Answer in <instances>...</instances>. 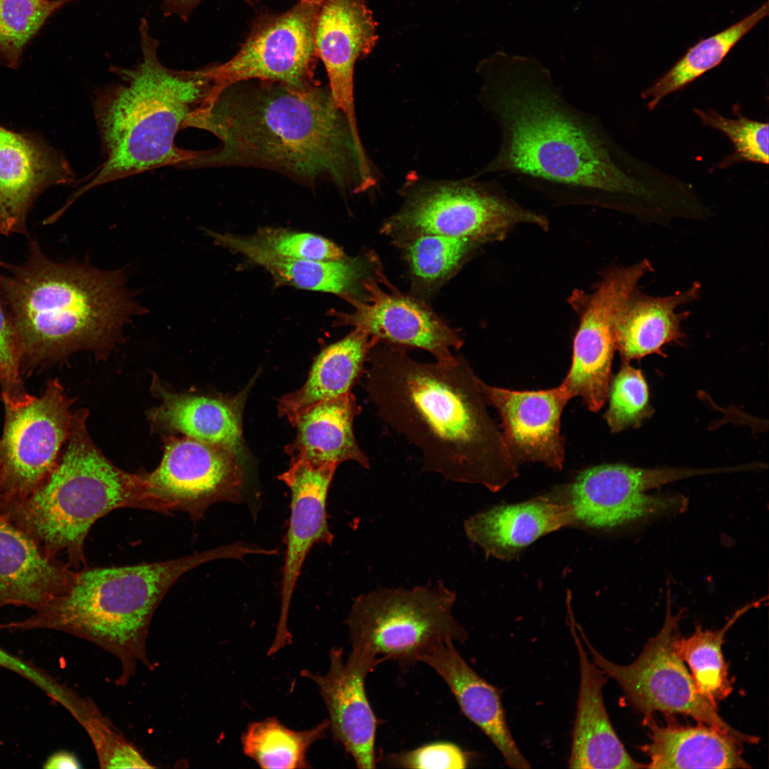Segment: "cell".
I'll use <instances>...</instances> for the list:
<instances>
[{
  "instance_id": "1",
  "label": "cell",
  "mask_w": 769,
  "mask_h": 769,
  "mask_svg": "<svg viewBox=\"0 0 769 769\" xmlns=\"http://www.w3.org/2000/svg\"><path fill=\"white\" fill-rule=\"evenodd\" d=\"M479 73L478 100L499 144L476 177L512 175L570 202L611 205L648 194L599 120L570 103L545 69L498 59Z\"/></svg>"
},
{
  "instance_id": "2",
  "label": "cell",
  "mask_w": 769,
  "mask_h": 769,
  "mask_svg": "<svg viewBox=\"0 0 769 769\" xmlns=\"http://www.w3.org/2000/svg\"><path fill=\"white\" fill-rule=\"evenodd\" d=\"M365 390L378 416L421 452L424 470L497 491L518 475L482 380L468 361L423 362L405 347L378 342L364 372Z\"/></svg>"
},
{
  "instance_id": "3",
  "label": "cell",
  "mask_w": 769,
  "mask_h": 769,
  "mask_svg": "<svg viewBox=\"0 0 769 769\" xmlns=\"http://www.w3.org/2000/svg\"><path fill=\"white\" fill-rule=\"evenodd\" d=\"M192 127L213 133L220 143L197 151L188 168L266 167L310 182L327 177L355 192L375 182L361 140L320 85L239 82L223 90Z\"/></svg>"
},
{
  "instance_id": "4",
  "label": "cell",
  "mask_w": 769,
  "mask_h": 769,
  "mask_svg": "<svg viewBox=\"0 0 769 769\" xmlns=\"http://www.w3.org/2000/svg\"><path fill=\"white\" fill-rule=\"evenodd\" d=\"M24 263L0 275L19 351L21 375L81 350L108 352L140 308L121 271L58 263L34 246Z\"/></svg>"
},
{
  "instance_id": "5",
  "label": "cell",
  "mask_w": 769,
  "mask_h": 769,
  "mask_svg": "<svg viewBox=\"0 0 769 769\" xmlns=\"http://www.w3.org/2000/svg\"><path fill=\"white\" fill-rule=\"evenodd\" d=\"M142 58L119 69L120 81L98 91L93 105L105 161L83 190L161 167H187L196 152L176 146L214 87L209 67L177 70L157 57L147 22L140 28Z\"/></svg>"
},
{
  "instance_id": "6",
  "label": "cell",
  "mask_w": 769,
  "mask_h": 769,
  "mask_svg": "<svg viewBox=\"0 0 769 769\" xmlns=\"http://www.w3.org/2000/svg\"><path fill=\"white\" fill-rule=\"evenodd\" d=\"M238 542L179 558L140 565L76 570L68 589L28 617L2 624L9 630L45 629L84 639L115 655L125 685L139 664L153 666L147 653L154 614L169 588L184 573L207 562L241 560Z\"/></svg>"
},
{
  "instance_id": "7",
  "label": "cell",
  "mask_w": 769,
  "mask_h": 769,
  "mask_svg": "<svg viewBox=\"0 0 769 769\" xmlns=\"http://www.w3.org/2000/svg\"><path fill=\"white\" fill-rule=\"evenodd\" d=\"M88 412H72L57 464L28 497L2 516L27 533L48 558L64 555L71 568L85 565L84 543L93 525L120 508L155 511L143 475L127 473L97 448L88 428Z\"/></svg>"
},
{
  "instance_id": "8",
  "label": "cell",
  "mask_w": 769,
  "mask_h": 769,
  "mask_svg": "<svg viewBox=\"0 0 769 769\" xmlns=\"http://www.w3.org/2000/svg\"><path fill=\"white\" fill-rule=\"evenodd\" d=\"M404 202L383 226L397 243L423 234L466 237L480 244L503 236L520 224L546 227L542 214L508 196L496 180L477 177L431 181L409 174Z\"/></svg>"
},
{
  "instance_id": "9",
  "label": "cell",
  "mask_w": 769,
  "mask_h": 769,
  "mask_svg": "<svg viewBox=\"0 0 769 769\" xmlns=\"http://www.w3.org/2000/svg\"><path fill=\"white\" fill-rule=\"evenodd\" d=\"M455 600V593L439 582L362 594L347 617L351 649L380 663L410 664L441 643H465L468 633L452 613Z\"/></svg>"
},
{
  "instance_id": "10",
  "label": "cell",
  "mask_w": 769,
  "mask_h": 769,
  "mask_svg": "<svg viewBox=\"0 0 769 769\" xmlns=\"http://www.w3.org/2000/svg\"><path fill=\"white\" fill-rule=\"evenodd\" d=\"M682 612L673 613L668 597L665 619L659 632L648 640L632 663L625 666L614 664L602 656L580 627H576L592 661L617 682L637 711L646 716L656 711L686 714L741 743H757L758 737L731 727L718 714L717 707L697 691L675 647Z\"/></svg>"
},
{
  "instance_id": "11",
  "label": "cell",
  "mask_w": 769,
  "mask_h": 769,
  "mask_svg": "<svg viewBox=\"0 0 769 769\" xmlns=\"http://www.w3.org/2000/svg\"><path fill=\"white\" fill-rule=\"evenodd\" d=\"M1 401V515L33 493L55 468L68 437L74 400L53 379L39 397Z\"/></svg>"
},
{
  "instance_id": "12",
  "label": "cell",
  "mask_w": 769,
  "mask_h": 769,
  "mask_svg": "<svg viewBox=\"0 0 769 769\" xmlns=\"http://www.w3.org/2000/svg\"><path fill=\"white\" fill-rule=\"evenodd\" d=\"M320 6L300 1L278 14L258 16L239 51L228 61L209 67L212 101L225 88L246 80L278 83L305 89L315 79L318 56L315 26Z\"/></svg>"
},
{
  "instance_id": "13",
  "label": "cell",
  "mask_w": 769,
  "mask_h": 769,
  "mask_svg": "<svg viewBox=\"0 0 769 769\" xmlns=\"http://www.w3.org/2000/svg\"><path fill=\"white\" fill-rule=\"evenodd\" d=\"M143 478L156 511H180L194 520L215 503H239L244 496L241 459L224 447L184 436L167 439L159 465Z\"/></svg>"
},
{
  "instance_id": "14",
  "label": "cell",
  "mask_w": 769,
  "mask_h": 769,
  "mask_svg": "<svg viewBox=\"0 0 769 769\" xmlns=\"http://www.w3.org/2000/svg\"><path fill=\"white\" fill-rule=\"evenodd\" d=\"M718 469L637 468L602 464L581 472L568 489L575 518L587 527L607 528L639 519L683 510L679 495H650L646 491L685 478Z\"/></svg>"
},
{
  "instance_id": "15",
  "label": "cell",
  "mask_w": 769,
  "mask_h": 769,
  "mask_svg": "<svg viewBox=\"0 0 769 769\" xmlns=\"http://www.w3.org/2000/svg\"><path fill=\"white\" fill-rule=\"evenodd\" d=\"M652 269L651 262L642 259L610 270L582 314L573 340L572 365L560 384L570 399L581 397L591 412L600 411L608 398L619 315L642 278Z\"/></svg>"
},
{
  "instance_id": "16",
  "label": "cell",
  "mask_w": 769,
  "mask_h": 769,
  "mask_svg": "<svg viewBox=\"0 0 769 769\" xmlns=\"http://www.w3.org/2000/svg\"><path fill=\"white\" fill-rule=\"evenodd\" d=\"M376 272L384 288L377 278L367 277L359 298H345L354 310L339 314L340 324L352 325L381 342L427 351L436 361L453 362L454 352L463 345L458 332L424 303L392 286L379 263Z\"/></svg>"
},
{
  "instance_id": "17",
  "label": "cell",
  "mask_w": 769,
  "mask_h": 769,
  "mask_svg": "<svg viewBox=\"0 0 769 769\" xmlns=\"http://www.w3.org/2000/svg\"><path fill=\"white\" fill-rule=\"evenodd\" d=\"M337 466L303 459L291 460L278 476L291 491V511L286 538V555L281 585V606L272 645L284 647L291 642L288 617L293 593L306 556L315 544L330 545L326 511L327 497Z\"/></svg>"
},
{
  "instance_id": "18",
  "label": "cell",
  "mask_w": 769,
  "mask_h": 769,
  "mask_svg": "<svg viewBox=\"0 0 769 769\" xmlns=\"http://www.w3.org/2000/svg\"><path fill=\"white\" fill-rule=\"evenodd\" d=\"M380 664L352 649L345 660L342 648L334 647L330 649V667L325 675L301 671L320 689L334 738L362 769L375 768L377 763V721L367 697L365 679Z\"/></svg>"
},
{
  "instance_id": "19",
  "label": "cell",
  "mask_w": 769,
  "mask_h": 769,
  "mask_svg": "<svg viewBox=\"0 0 769 769\" xmlns=\"http://www.w3.org/2000/svg\"><path fill=\"white\" fill-rule=\"evenodd\" d=\"M486 400L498 411L508 451L519 466L540 462L561 469L565 445L560 434L561 414L570 399L564 387L516 391L492 387L483 380Z\"/></svg>"
},
{
  "instance_id": "20",
  "label": "cell",
  "mask_w": 769,
  "mask_h": 769,
  "mask_svg": "<svg viewBox=\"0 0 769 769\" xmlns=\"http://www.w3.org/2000/svg\"><path fill=\"white\" fill-rule=\"evenodd\" d=\"M377 38L376 23L365 0H326L320 6L314 33L316 53L325 66L332 97L357 139L355 66L370 54Z\"/></svg>"
},
{
  "instance_id": "21",
  "label": "cell",
  "mask_w": 769,
  "mask_h": 769,
  "mask_svg": "<svg viewBox=\"0 0 769 769\" xmlns=\"http://www.w3.org/2000/svg\"><path fill=\"white\" fill-rule=\"evenodd\" d=\"M73 180L63 155L39 137L0 125V234L23 233L28 210L39 194Z\"/></svg>"
},
{
  "instance_id": "22",
  "label": "cell",
  "mask_w": 769,
  "mask_h": 769,
  "mask_svg": "<svg viewBox=\"0 0 769 769\" xmlns=\"http://www.w3.org/2000/svg\"><path fill=\"white\" fill-rule=\"evenodd\" d=\"M570 622L580 676L569 768H647L629 755L616 734L603 699L602 689L607 681L605 673L590 660L572 618Z\"/></svg>"
},
{
  "instance_id": "23",
  "label": "cell",
  "mask_w": 769,
  "mask_h": 769,
  "mask_svg": "<svg viewBox=\"0 0 769 769\" xmlns=\"http://www.w3.org/2000/svg\"><path fill=\"white\" fill-rule=\"evenodd\" d=\"M445 681L461 711L490 739L513 768H530L508 727L498 690L481 677L456 650L454 642L441 643L421 655Z\"/></svg>"
},
{
  "instance_id": "24",
  "label": "cell",
  "mask_w": 769,
  "mask_h": 769,
  "mask_svg": "<svg viewBox=\"0 0 769 769\" xmlns=\"http://www.w3.org/2000/svg\"><path fill=\"white\" fill-rule=\"evenodd\" d=\"M75 571L46 557L27 533L0 515V608L37 610L68 589Z\"/></svg>"
},
{
  "instance_id": "25",
  "label": "cell",
  "mask_w": 769,
  "mask_h": 769,
  "mask_svg": "<svg viewBox=\"0 0 769 769\" xmlns=\"http://www.w3.org/2000/svg\"><path fill=\"white\" fill-rule=\"evenodd\" d=\"M252 383L234 397H217L174 392L155 379L152 387L160 404L150 412V419L158 427L224 447L241 459L242 415Z\"/></svg>"
},
{
  "instance_id": "26",
  "label": "cell",
  "mask_w": 769,
  "mask_h": 769,
  "mask_svg": "<svg viewBox=\"0 0 769 769\" xmlns=\"http://www.w3.org/2000/svg\"><path fill=\"white\" fill-rule=\"evenodd\" d=\"M574 522L568 502L540 497L477 513L466 520L464 530L487 555L508 560L539 538Z\"/></svg>"
},
{
  "instance_id": "27",
  "label": "cell",
  "mask_w": 769,
  "mask_h": 769,
  "mask_svg": "<svg viewBox=\"0 0 769 769\" xmlns=\"http://www.w3.org/2000/svg\"><path fill=\"white\" fill-rule=\"evenodd\" d=\"M220 245L237 251L251 261L266 269L278 283L298 288L334 293L346 298H357L364 291L377 258L357 257L335 261H312L283 257L258 244L253 238L231 234H211Z\"/></svg>"
},
{
  "instance_id": "28",
  "label": "cell",
  "mask_w": 769,
  "mask_h": 769,
  "mask_svg": "<svg viewBox=\"0 0 769 769\" xmlns=\"http://www.w3.org/2000/svg\"><path fill=\"white\" fill-rule=\"evenodd\" d=\"M360 411L352 392L307 407L289 421L296 436L285 451L291 460L303 459L337 466L355 461L369 469L370 459L354 433V420Z\"/></svg>"
},
{
  "instance_id": "29",
  "label": "cell",
  "mask_w": 769,
  "mask_h": 769,
  "mask_svg": "<svg viewBox=\"0 0 769 769\" xmlns=\"http://www.w3.org/2000/svg\"><path fill=\"white\" fill-rule=\"evenodd\" d=\"M701 286L694 283L683 291L665 296H652L636 289L617 320L614 328L616 350L623 362L649 355H663V347L683 340L681 323L686 313L678 308L696 300Z\"/></svg>"
},
{
  "instance_id": "30",
  "label": "cell",
  "mask_w": 769,
  "mask_h": 769,
  "mask_svg": "<svg viewBox=\"0 0 769 769\" xmlns=\"http://www.w3.org/2000/svg\"><path fill=\"white\" fill-rule=\"evenodd\" d=\"M650 743L642 747L647 768H750L741 742L706 725L660 726L647 715Z\"/></svg>"
},
{
  "instance_id": "31",
  "label": "cell",
  "mask_w": 769,
  "mask_h": 769,
  "mask_svg": "<svg viewBox=\"0 0 769 769\" xmlns=\"http://www.w3.org/2000/svg\"><path fill=\"white\" fill-rule=\"evenodd\" d=\"M379 340L354 328L342 339L325 347L316 357L305 384L278 401L280 416L288 421L319 402L351 392L365 372L367 359Z\"/></svg>"
},
{
  "instance_id": "32",
  "label": "cell",
  "mask_w": 769,
  "mask_h": 769,
  "mask_svg": "<svg viewBox=\"0 0 769 769\" xmlns=\"http://www.w3.org/2000/svg\"><path fill=\"white\" fill-rule=\"evenodd\" d=\"M768 14L766 1L741 21L691 48L666 74L643 92L642 98L649 100L648 108L654 109L664 97L719 65L733 46Z\"/></svg>"
},
{
  "instance_id": "33",
  "label": "cell",
  "mask_w": 769,
  "mask_h": 769,
  "mask_svg": "<svg viewBox=\"0 0 769 769\" xmlns=\"http://www.w3.org/2000/svg\"><path fill=\"white\" fill-rule=\"evenodd\" d=\"M764 599L747 604L737 610L725 625L716 631L703 630L697 626L687 638L677 639L676 650L686 661L699 694L715 707L732 691L728 666L722 652L724 637L743 614L760 605Z\"/></svg>"
},
{
  "instance_id": "34",
  "label": "cell",
  "mask_w": 769,
  "mask_h": 769,
  "mask_svg": "<svg viewBox=\"0 0 769 769\" xmlns=\"http://www.w3.org/2000/svg\"><path fill=\"white\" fill-rule=\"evenodd\" d=\"M330 728L328 719L302 731L290 729L270 718L251 723L243 733L244 753L263 768H307L310 747Z\"/></svg>"
},
{
  "instance_id": "35",
  "label": "cell",
  "mask_w": 769,
  "mask_h": 769,
  "mask_svg": "<svg viewBox=\"0 0 769 769\" xmlns=\"http://www.w3.org/2000/svg\"><path fill=\"white\" fill-rule=\"evenodd\" d=\"M416 285L433 288L449 279L480 243L466 237L423 234L398 243Z\"/></svg>"
},
{
  "instance_id": "36",
  "label": "cell",
  "mask_w": 769,
  "mask_h": 769,
  "mask_svg": "<svg viewBox=\"0 0 769 769\" xmlns=\"http://www.w3.org/2000/svg\"><path fill=\"white\" fill-rule=\"evenodd\" d=\"M70 0H0V58L16 65L30 38Z\"/></svg>"
},
{
  "instance_id": "37",
  "label": "cell",
  "mask_w": 769,
  "mask_h": 769,
  "mask_svg": "<svg viewBox=\"0 0 769 769\" xmlns=\"http://www.w3.org/2000/svg\"><path fill=\"white\" fill-rule=\"evenodd\" d=\"M607 399L609 407L605 418L612 432L639 427L654 412L642 372L628 362H622L611 380Z\"/></svg>"
},
{
  "instance_id": "38",
  "label": "cell",
  "mask_w": 769,
  "mask_h": 769,
  "mask_svg": "<svg viewBox=\"0 0 769 769\" xmlns=\"http://www.w3.org/2000/svg\"><path fill=\"white\" fill-rule=\"evenodd\" d=\"M694 112L703 125L720 130L733 144L735 152L726 161L768 164V122L753 120L741 115L736 119H730L713 110L695 109Z\"/></svg>"
},
{
  "instance_id": "39",
  "label": "cell",
  "mask_w": 769,
  "mask_h": 769,
  "mask_svg": "<svg viewBox=\"0 0 769 769\" xmlns=\"http://www.w3.org/2000/svg\"><path fill=\"white\" fill-rule=\"evenodd\" d=\"M253 239L269 251L283 257L312 261L345 258L343 251L337 244L310 233L265 229Z\"/></svg>"
},
{
  "instance_id": "40",
  "label": "cell",
  "mask_w": 769,
  "mask_h": 769,
  "mask_svg": "<svg viewBox=\"0 0 769 769\" xmlns=\"http://www.w3.org/2000/svg\"><path fill=\"white\" fill-rule=\"evenodd\" d=\"M103 768H152L143 756L120 735L106 718L94 722L86 730Z\"/></svg>"
},
{
  "instance_id": "41",
  "label": "cell",
  "mask_w": 769,
  "mask_h": 769,
  "mask_svg": "<svg viewBox=\"0 0 769 769\" xmlns=\"http://www.w3.org/2000/svg\"><path fill=\"white\" fill-rule=\"evenodd\" d=\"M0 387L1 400L19 401L29 395L23 384L14 327L9 313L1 303Z\"/></svg>"
},
{
  "instance_id": "42",
  "label": "cell",
  "mask_w": 769,
  "mask_h": 769,
  "mask_svg": "<svg viewBox=\"0 0 769 769\" xmlns=\"http://www.w3.org/2000/svg\"><path fill=\"white\" fill-rule=\"evenodd\" d=\"M392 765L406 768L461 769L467 767L468 756L459 746L437 742L389 756Z\"/></svg>"
},
{
  "instance_id": "43",
  "label": "cell",
  "mask_w": 769,
  "mask_h": 769,
  "mask_svg": "<svg viewBox=\"0 0 769 769\" xmlns=\"http://www.w3.org/2000/svg\"><path fill=\"white\" fill-rule=\"evenodd\" d=\"M0 666L14 671L23 677L28 676L33 671L31 664L11 654L1 648H0Z\"/></svg>"
},
{
  "instance_id": "44",
  "label": "cell",
  "mask_w": 769,
  "mask_h": 769,
  "mask_svg": "<svg viewBox=\"0 0 769 769\" xmlns=\"http://www.w3.org/2000/svg\"><path fill=\"white\" fill-rule=\"evenodd\" d=\"M80 764L77 758L71 753L59 751L53 754L45 763V768H80Z\"/></svg>"
},
{
  "instance_id": "45",
  "label": "cell",
  "mask_w": 769,
  "mask_h": 769,
  "mask_svg": "<svg viewBox=\"0 0 769 769\" xmlns=\"http://www.w3.org/2000/svg\"><path fill=\"white\" fill-rule=\"evenodd\" d=\"M170 6L188 11L193 9L201 0H164ZM250 6H256L259 0H242Z\"/></svg>"
},
{
  "instance_id": "46",
  "label": "cell",
  "mask_w": 769,
  "mask_h": 769,
  "mask_svg": "<svg viewBox=\"0 0 769 769\" xmlns=\"http://www.w3.org/2000/svg\"><path fill=\"white\" fill-rule=\"evenodd\" d=\"M325 1L326 0H300L301 2L317 6H321Z\"/></svg>"
},
{
  "instance_id": "47",
  "label": "cell",
  "mask_w": 769,
  "mask_h": 769,
  "mask_svg": "<svg viewBox=\"0 0 769 769\" xmlns=\"http://www.w3.org/2000/svg\"><path fill=\"white\" fill-rule=\"evenodd\" d=\"M0 515H1V510H0Z\"/></svg>"
}]
</instances>
